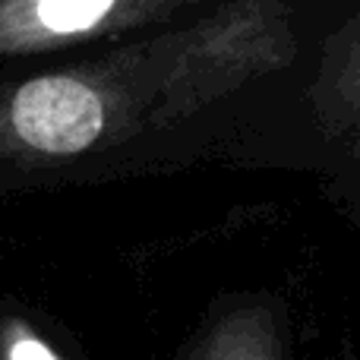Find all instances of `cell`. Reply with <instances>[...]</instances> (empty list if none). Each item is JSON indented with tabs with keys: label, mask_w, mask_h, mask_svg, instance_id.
I'll use <instances>...</instances> for the list:
<instances>
[{
	"label": "cell",
	"mask_w": 360,
	"mask_h": 360,
	"mask_svg": "<svg viewBox=\"0 0 360 360\" xmlns=\"http://www.w3.org/2000/svg\"><path fill=\"white\" fill-rule=\"evenodd\" d=\"M117 0H25L19 6L16 35L25 38H70L98 25Z\"/></svg>",
	"instance_id": "obj_2"
},
{
	"label": "cell",
	"mask_w": 360,
	"mask_h": 360,
	"mask_svg": "<svg viewBox=\"0 0 360 360\" xmlns=\"http://www.w3.org/2000/svg\"><path fill=\"white\" fill-rule=\"evenodd\" d=\"M10 130L41 155H79L108 127L105 95L73 73H44L22 82L10 98Z\"/></svg>",
	"instance_id": "obj_1"
},
{
	"label": "cell",
	"mask_w": 360,
	"mask_h": 360,
	"mask_svg": "<svg viewBox=\"0 0 360 360\" xmlns=\"http://www.w3.org/2000/svg\"><path fill=\"white\" fill-rule=\"evenodd\" d=\"M0 360H63V354L51 348L35 329L10 319L0 329Z\"/></svg>",
	"instance_id": "obj_4"
},
{
	"label": "cell",
	"mask_w": 360,
	"mask_h": 360,
	"mask_svg": "<svg viewBox=\"0 0 360 360\" xmlns=\"http://www.w3.org/2000/svg\"><path fill=\"white\" fill-rule=\"evenodd\" d=\"M190 360H281L278 338L259 316L221 326Z\"/></svg>",
	"instance_id": "obj_3"
}]
</instances>
